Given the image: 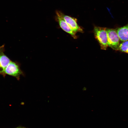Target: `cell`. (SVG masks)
<instances>
[{
  "instance_id": "cell-1",
  "label": "cell",
  "mask_w": 128,
  "mask_h": 128,
  "mask_svg": "<svg viewBox=\"0 0 128 128\" xmlns=\"http://www.w3.org/2000/svg\"><path fill=\"white\" fill-rule=\"evenodd\" d=\"M94 31L95 37L99 42L101 49L106 50L108 46L107 28L95 26Z\"/></svg>"
},
{
  "instance_id": "cell-2",
  "label": "cell",
  "mask_w": 128,
  "mask_h": 128,
  "mask_svg": "<svg viewBox=\"0 0 128 128\" xmlns=\"http://www.w3.org/2000/svg\"><path fill=\"white\" fill-rule=\"evenodd\" d=\"M108 46L114 50H119L120 39L118 34L117 29L107 28Z\"/></svg>"
},
{
  "instance_id": "cell-3",
  "label": "cell",
  "mask_w": 128,
  "mask_h": 128,
  "mask_svg": "<svg viewBox=\"0 0 128 128\" xmlns=\"http://www.w3.org/2000/svg\"><path fill=\"white\" fill-rule=\"evenodd\" d=\"M6 74L15 77L18 80L21 75L24 76V74L18 64L11 61L6 68L4 71Z\"/></svg>"
},
{
  "instance_id": "cell-4",
  "label": "cell",
  "mask_w": 128,
  "mask_h": 128,
  "mask_svg": "<svg viewBox=\"0 0 128 128\" xmlns=\"http://www.w3.org/2000/svg\"><path fill=\"white\" fill-rule=\"evenodd\" d=\"M56 16V19L58 21L61 28L64 31L69 34L74 39L77 38L76 33L75 32L66 22L60 14L59 11L56 10L55 12Z\"/></svg>"
},
{
  "instance_id": "cell-5",
  "label": "cell",
  "mask_w": 128,
  "mask_h": 128,
  "mask_svg": "<svg viewBox=\"0 0 128 128\" xmlns=\"http://www.w3.org/2000/svg\"><path fill=\"white\" fill-rule=\"evenodd\" d=\"M59 12L61 16L75 32H83L82 29L77 23V19L65 15L60 11Z\"/></svg>"
},
{
  "instance_id": "cell-6",
  "label": "cell",
  "mask_w": 128,
  "mask_h": 128,
  "mask_svg": "<svg viewBox=\"0 0 128 128\" xmlns=\"http://www.w3.org/2000/svg\"><path fill=\"white\" fill-rule=\"evenodd\" d=\"M11 61L4 54L1 48L0 49V74L4 72L6 68Z\"/></svg>"
},
{
  "instance_id": "cell-7",
  "label": "cell",
  "mask_w": 128,
  "mask_h": 128,
  "mask_svg": "<svg viewBox=\"0 0 128 128\" xmlns=\"http://www.w3.org/2000/svg\"><path fill=\"white\" fill-rule=\"evenodd\" d=\"M118 34L120 40L123 42L128 40V23L117 29Z\"/></svg>"
},
{
  "instance_id": "cell-8",
  "label": "cell",
  "mask_w": 128,
  "mask_h": 128,
  "mask_svg": "<svg viewBox=\"0 0 128 128\" xmlns=\"http://www.w3.org/2000/svg\"><path fill=\"white\" fill-rule=\"evenodd\" d=\"M119 50L128 54V40L120 43Z\"/></svg>"
},
{
  "instance_id": "cell-9",
  "label": "cell",
  "mask_w": 128,
  "mask_h": 128,
  "mask_svg": "<svg viewBox=\"0 0 128 128\" xmlns=\"http://www.w3.org/2000/svg\"><path fill=\"white\" fill-rule=\"evenodd\" d=\"M15 128H26L24 127H18Z\"/></svg>"
}]
</instances>
